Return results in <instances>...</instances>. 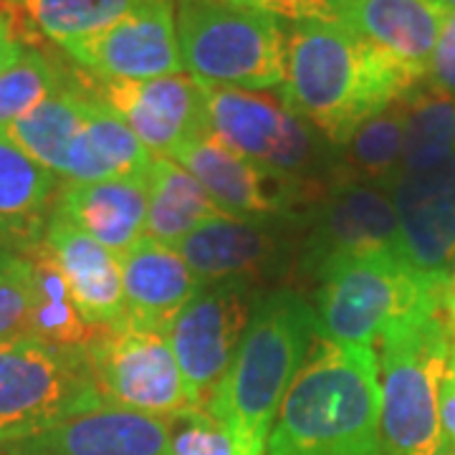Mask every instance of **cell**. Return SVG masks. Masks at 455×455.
Returning <instances> with one entry per match:
<instances>
[{
  "label": "cell",
  "instance_id": "cell-1",
  "mask_svg": "<svg viewBox=\"0 0 455 455\" xmlns=\"http://www.w3.org/2000/svg\"><path fill=\"white\" fill-rule=\"evenodd\" d=\"M286 71L278 97L331 147L425 79L410 74L341 20H281Z\"/></svg>",
  "mask_w": 455,
  "mask_h": 455
},
{
  "label": "cell",
  "instance_id": "cell-2",
  "mask_svg": "<svg viewBox=\"0 0 455 455\" xmlns=\"http://www.w3.org/2000/svg\"><path fill=\"white\" fill-rule=\"evenodd\" d=\"M266 455H382L374 347L316 334L278 407Z\"/></svg>",
  "mask_w": 455,
  "mask_h": 455
},
{
  "label": "cell",
  "instance_id": "cell-3",
  "mask_svg": "<svg viewBox=\"0 0 455 455\" xmlns=\"http://www.w3.org/2000/svg\"><path fill=\"white\" fill-rule=\"evenodd\" d=\"M316 334V311L299 291L259 296L238 355L208 405L226 425L233 453L266 455L278 407Z\"/></svg>",
  "mask_w": 455,
  "mask_h": 455
},
{
  "label": "cell",
  "instance_id": "cell-4",
  "mask_svg": "<svg viewBox=\"0 0 455 455\" xmlns=\"http://www.w3.org/2000/svg\"><path fill=\"white\" fill-rule=\"evenodd\" d=\"M443 278L420 274L403 251H367L326 263L319 274V337L377 347L392 326L438 307Z\"/></svg>",
  "mask_w": 455,
  "mask_h": 455
},
{
  "label": "cell",
  "instance_id": "cell-5",
  "mask_svg": "<svg viewBox=\"0 0 455 455\" xmlns=\"http://www.w3.org/2000/svg\"><path fill=\"white\" fill-rule=\"evenodd\" d=\"M182 68L211 89L268 92L283 84L286 33L271 13L220 0H178Z\"/></svg>",
  "mask_w": 455,
  "mask_h": 455
},
{
  "label": "cell",
  "instance_id": "cell-6",
  "mask_svg": "<svg viewBox=\"0 0 455 455\" xmlns=\"http://www.w3.org/2000/svg\"><path fill=\"white\" fill-rule=\"evenodd\" d=\"M379 448L382 455H435L438 392L451 339L435 311L392 326L379 339Z\"/></svg>",
  "mask_w": 455,
  "mask_h": 455
},
{
  "label": "cell",
  "instance_id": "cell-7",
  "mask_svg": "<svg viewBox=\"0 0 455 455\" xmlns=\"http://www.w3.org/2000/svg\"><path fill=\"white\" fill-rule=\"evenodd\" d=\"M101 405L84 347L33 334L0 341V448Z\"/></svg>",
  "mask_w": 455,
  "mask_h": 455
},
{
  "label": "cell",
  "instance_id": "cell-8",
  "mask_svg": "<svg viewBox=\"0 0 455 455\" xmlns=\"http://www.w3.org/2000/svg\"><path fill=\"white\" fill-rule=\"evenodd\" d=\"M211 132L248 163L299 178H324L337 163V147L293 114L281 97L211 89Z\"/></svg>",
  "mask_w": 455,
  "mask_h": 455
},
{
  "label": "cell",
  "instance_id": "cell-9",
  "mask_svg": "<svg viewBox=\"0 0 455 455\" xmlns=\"http://www.w3.org/2000/svg\"><path fill=\"white\" fill-rule=\"evenodd\" d=\"M170 160L182 164L208 190L223 215L238 220L299 228L331 188V172L324 178H299L266 170L228 149L212 132L182 147Z\"/></svg>",
  "mask_w": 455,
  "mask_h": 455
},
{
  "label": "cell",
  "instance_id": "cell-10",
  "mask_svg": "<svg viewBox=\"0 0 455 455\" xmlns=\"http://www.w3.org/2000/svg\"><path fill=\"white\" fill-rule=\"evenodd\" d=\"M259 296L251 283H200L167 329L190 407H208L230 370Z\"/></svg>",
  "mask_w": 455,
  "mask_h": 455
},
{
  "label": "cell",
  "instance_id": "cell-11",
  "mask_svg": "<svg viewBox=\"0 0 455 455\" xmlns=\"http://www.w3.org/2000/svg\"><path fill=\"white\" fill-rule=\"evenodd\" d=\"M86 355L104 405L164 420L193 410L167 334L124 324L107 326L99 329Z\"/></svg>",
  "mask_w": 455,
  "mask_h": 455
},
{
  "label": "cell",
  "instance_id": "cell-12",
  "mask_svg": "<svg viewBox=\"0 0 455 455\" xmlns=\"http://www.w3.org/2000/svg\"><path fill=\"white\" fill-rule=\"evenodd\" d=\"M296 274L319 278L326 263L367 251H403L400 223L385 188L334 182L299 226Z\"/></svg>",
  "mask_w": 455,
  "mask_h": 455
},
{
  "label": "cell",
  "instance_id": "cell-13",
  "mask_svg": "<svg viewBox=\"0 0 455 455\" xmlns=\"http://www.w3.org/2000/svg\"><path fill=\"white\" fill-rule=\"evenodd\" d=\"M97 82H149L185 74L172 0H145L101 31L64 46Z\"/></svg>",
  "mask_w": 455,
  "mask_h": 455
},
{
  "label": "cell",
  "instance_id": "cell-14",
  "mask_svg": "<svg viewBox=\"0 0 455 455\" xmlns=\"http://www.w3.org/2000/svg\"><path fill=\"white\" fill-rule=\"evenodd\" d=\"M99 84L101 86L89 84L92 92L107 101L157 157H172L182 147L211 134V86L190 74Z\"/></svg>",
  "mask_w": 455,
  "mask_h": 455
},
{
  "label": "cell",
  "instance_id": "cell-15",
  "mask_svg": "<svg viewBox=\"0 0 455 455\" xmlns=\"http://www.w3.org/2000/svg\"><path fill=\"white\" fill-rule=\"evenodd\" d=\"M281 226L220 215L193 230L175 248L200 283L241 281L256 286L259 281L296 271L299 238L283 235Z\"/></svg>",
  "mask_w": 455,
  "mask_h": 455
},
{
  "label": "cell",
  "instance_id": "cell-16",
  "mask_svg": "<svg viewBox=\"0 0 455 455\" xmlns=\"http://www.w3.org/2000/svg\"><path fill=\"white\" fill-rule=\"evenodd\" d=\"M390 197L403 253L430 278L455 271V155L425 170H400Z\"/></svg>",
  "mask_w": 455,
  "mask_h": 455
},
{
  "label": "cell",
  "instance_id": "cell-17",
  "mask_svg": "<svg viewBox=\"0 0 455 455\" xmlns=\"http://www.w3.org/2000/svg\"><path fill=\"white\" fill-rule=\"evenodd\" d=\"M3 455H172L170 420L101 405L0 448Z\"/></svg>",
  "mask_w": 455,
  "mask_h": 455
},
{
  "label": "cell",
  "instance_id": "cell-18",
  "mask_svg": "<svg viewBox=\"0 0 455 455\" xmlns=\"http://www.w3.org/2000/svg\"><path fill=\"white\" fill-rule=\"evenodd\" d=\"M5 132L26 155H31L36 163H41L66 182L116 178L97 147L92 145L89 132L84 127L74 74H68L66 89L23 114Z\"/></svg>",
  "mask_w": 455,
  "mask_h": 455
},
{
  "label": "cell",
  "instance_id": "cell-19",
  "mask_svg": "<svg viewBox=\"0 0 455 455\" xmlns=\"http://www.w3.org/2000/svg\"><path fill=\"white\" fill-rule=\"evenodd\" d=\"M124 319L122 324L167 334L182 307L196 296L200 281L175 248L142 235L119 256Z\"/></svg>",
  "mask_w": 455,
  "mask_h": 455
},
{
  "label": "cell",
  "instance_id": "cell-20",
  "mask_svg": "<svg viewBox=\"0 0 455 455\" xmlns=\"http://www.w3.org/2000/svg\"><path fill=\"white\" fill-rule=\"evenodd\" d=\"M44 243L64 274L74 304L84 322L94 329L122 324L124 291L122 268L112 251L89 238L84 230L53 211Z\"/></svg>",
  "mask_w": 455,
  "mask_h": 455
},
{
  "label": "cell",
  "instance_id": "cell-21",
  "mask_svg": "<svg viewBox=\"0 0 455 455\" xmlns=\"http://www.w3.org/2000/svg\"><path fill=\"white\" fill-rule=\"evenodd\" d=\"M337 20L425 79L448 8L438 0H334Z\"/></svg>",
  "mask_w": 455,
  "mask_h": 455
},
{
  "label": "cell",
  "instance_id": "cell-22",
  "mask_svg": "<svg viewBox=\"0 0 455 455\" xmlns=\"http://www.w3.org/2000/svg\"><path fill=\"white\" fill-rule=\"evenodd\" d=\"M56 212L119 259L145 235L147 178L66 182Z\"/></svg>",
  "mask_w": 455,
  "mask_h": 455
},
{
  "label": "cell",
  "instance_id": "cell-23",
  "mask_svg": "<svg viewBox=\"0 0 455 455\" xmlns=\"http://www.w3.org/2000/svg\"><path fill=\"white\" fill-rule=\"evenodd\" d=\"M59 190V178L0 132V241L13 253L44 243Z\"/></svg>",
  "mask_w": 455,
  "mask_h": 455
},
{
  "label": "cell",
  "instance_id": "cell-24",
  "mask_svg": "<svg viewBox=\"0 0 455 455\" xmlns=\"http://www.w3.org/2000/svg\"><path fill=\"white\" fill-rule=\"evenodd\" d=\"M208 190L182 164L157 157L147 172L145 235L157 243L178 248L193 230L220 218Z\"/></svg>",
  "mask_w": 455,
  "mask_h": 455
},
{
  "label": "cell",
  "instance_id": "cell-25",
  "mask_svg": "<svg viewBox=\"0 0 455 455\" xmlns=\"http://www.w3.org/2000/svg\"><path fill=\"white\" fill-rule=\"evenodd\" d=\"M405 147V107L403 99L367 119L349 142L337 149L331 167L334 182H355L390 190L392 180L403 170Z\"/></svg>",
  "mask_w": 455,
  "mask_h": 455
},
{
  "label": "cell",
  "instance_id": "cell-26",
  "mask_svg": "<svg viewBox=\"0 0 455 455\" xmlns=\"http://www.w3.org/2000/svg\"><path fill=\"white\" fill-rule=\"evenodd\" d=\"M145 0H0L13 26L64 49L112 26Z\"/></svg>",
  "mask_w": 455,
  "mask_h": 455
},
{
  "label": "cell",
  "instance_id": "cell-27",
  "mask_svg": "<svg viewBox=\"0 0 455 455\" xmlns=\"http://www.w3.org/2000/svg\"><path fill=\"white\" fill-rule=\"evenodd\" d=\"M31 263V319L28 334L61 344V347H89L99 329L89 326L74 304L64 274L59 271L46 243L26 253Z\"/></svg>",
  "mask_w": 455,
  "mask_h": 455
},
{
  "label": "cell",
  "instance_id": "cell-28",
  "mask_svg": "<svg viewBox=\"0 0 455 455\" xmlns=\"http://www.w3.org/2000/svg\"><path fill=\"white\" fill-rule=\"evenodd\" d=\"M403 170H425L455 155V97L423 82L403 97Z\"/></svg>",
  "mask_w": 455,
  "mask_h": 455
},
{
  "label": "cell",
  "instance_id": "cell-29",
  "mask_svg": "<svg viewBox=\"0 0 455 455\" xmlns=\"http://www.w3.org/2000/svg\"><path fill=\"white\" fill-rule=\"evenodd\" d=\"M74 86L79 92L84 127L89 132L92 145L104 157V163L114 170L116 178H147L155 155L142 145V140L132 132V127L114 112L107 101L92 92L89 84L79 82L74 74Z\"/></svg>",
  "mask_w": 455,
  "mask_h": 455
},
{
  "label": "cell",
  "instance_id": "cell-30",
  "mask_svg": "<svg viewBox=\"0 0 455 455\" xmlns=\"http://www.w3.org/2000/svg\"><path fill=\"white\" fill-rule=\"evenodd\" d=\"M68 84V71L38 49H26L16 64L0 74V132Z\"/></svg>",
  "mask_w": 455,
  "mask_h": 455
},
{
  "label": "cell",
  "instance_id": "cell-31",
  "mask_svg": "<svg viewBox=\"0 0 455 455\" xmlns=\"http://www.w3.org/2000/svg\"><path fill=\"white\" fill-rule=\"evenodd\" d=\"M172 455H235L226 425L208 407H193L170 418Z\"/></svg>",
  "mask_w": 455,
  "mask_h": 455
},
{
  "label": "cell",
  "instance_id": "cell-32",
  "mask_svg": "<svg viewBox=\"0 0 455 455\" xmlns=\"http://www.w3.org/2000/svg\"><path fill=\"white\" fill-rule=\"evenodd\" d=\"M31 319V263L26 256L0 274V341L28 334Z\"/></svg>",
  "mask_w": 455,
  "mask_h": 455
},
{
  "label": "cell",
  "instance_id": "cell-33",
  "mask_svg": "<svg viewBox=\"0 0 455 455\" xmlns=\"http://www.w3.org/2000/svg\"><path fill=\"white\" fill-rule=\"evenodd\" d=\"M425 82L435 86L438 92L455 97V11H448L443 18Z\"/></svg>",
  "mask_w": 455,
  "mask_h": 455
},
{
  "label": "cell",
  "instance_id": "cell-34",
  "mask_svg": "<svg viewBox=\"0 0 455 455\" xmlns=\"http://www.w3.org/2000/svg\"><path fill=\"white\" fill-rule=\"evenodd\" d=\"M278 20H337L334 0H241Z\"/></svg>",
  "mask_w": 455,
  "mask_h": 455
},
{
  "label": "cell",
  "instance_id": "cell-35",
  "mask_svg": "<svg viewBox=\"0 0 455 455\" xmlns=\"http://www.w3.org/2000/svg\"><path fill=\"white\" fill-rule=\"evenodd\" d=\"M438 415L440 445H453L455 448V344H451L445 372H443V379H440Z\"/></svg>",
  "mask_w": 455,
  "mask_h": 455
},
{
  "label": "cell",
  "instance_id": "cell-36",
  "mask_svg": "<svg viewBox=\"0 0 455 455\" xmlns=\"http://www.w3.org/2000/svg\"><path fill=\"white\" fill-rule=\"evenodd\" d=\"M26 46L18 38L16 26L8 13H0V74H5L11 66L23 56Z\"/></svg>",
  "mask_w": 455,
  "mask_h": 455
},
{
  "label": "cell",
  "instance_id": "cell-37",
  "mask_svg": "<svg viewBox=\"0 0 455 455\" xmlns=\"http://www.w3.org/2000/svg\"><path fill=\"white\" fill-rule=\"evenodd\" d=\"M435 314L445 326V334H448L451 344H455V271L451 276L443 278V283H440Z\"/></svg>",
  "mask_w": 455,
  "mask_h": 455
},
{
  "label": "cell",
  "instance_id": "cell-38",
  "mask_svg": "<svg viewBox=\"0 0 455 455\" xmlns=\"http://www.w3.org/2000/svg\"><path fill=\"white\" fill-rule=\"evenodd\" d=\"M16 256H18V253H13V251H11L8 245L0 241V274H3V271H5V268H8V266L13 263V260H16Z\"/></svg>",
  "mask_w": 455,
  "mask_h": 455
},
{
  "label": "cell",
  "instance_id": "cell-39",
  "mask_svg": "<svg viewBox=\"0 0 455 455\" xmlns=\"http://www.w3.org/2000/svg\"><path fill=\"white\" fill-rule=\"evenodd\" d=\"M435 455H455V448H453V445H440L438 453H435Z\"/></svg>",
  "mask_w": 455,
  "mask_h": 455
},
{
  "label": "cell",
  "instance_id": "cell-40",
  "mask_svg": "<svg viewBox=\"0 0 455 455\" xmlns=\"http://www.w3.org/2000/svg\"><path fill=\"white\" fill-rule=\"evenodd\" d=\"M443 8H448V11H455V0H438Z\"/></svg>",
  "mask_w": 455,
  "mask_h": 455
}]
</instances>
